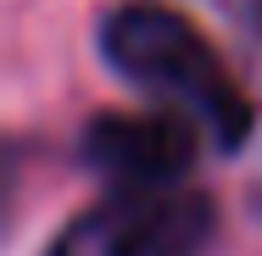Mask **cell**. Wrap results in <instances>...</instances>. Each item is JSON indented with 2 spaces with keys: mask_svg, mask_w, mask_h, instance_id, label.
I'll return each instance as SVG.
<instances>
[{
  "mask_svg": "<svg viewBox=\"0 0 262 256\" xmlns=\"http://www.w3.org/2000/svg\"><path fill=\"white\" fill-rule=\"evenodd\" d=\"M190 111H112L84 128V161L101 167L117 190H167L195 161Z\"/></svg>",
  "mask_w": 262,
  "mask_h": 256,
  "instance_id": "cell-3",
  "label": "cell"
},
{
  "mask_svg": "<svg viewBox=\"0 0 262 256\" xmlns=\"http://www.w3.org/2000/svg\"><path fill=\"white\" fill-rule=\"evenodd\" d=\"M212 228L217 212L195 190H117L78 212L45 256H201Z\"/></svg>",
  "mask_w": 262,
  "mask_h": 256,
  "instance_id": "cell-2",
  "label": "cell"
},
{
  "mask_svg": "<svg viewBox=\"0 0 262 256\" xmlns=\"http://www.w3.org/2000/svg\"><path fill=\"white\" fill-rule=\"evenodd\" d=\"M101 61L134 89H145L151 101L190 111L223 151H240L251 139V101L246 89L229 78V67L217 61L207 39L157 0H134L117 6L95 34Z\"/></svg>",
  "mask_w": 262,
  "mask_h": 256,
  "instance_id": "cell-1",
  "label": "cell"
}]
</instances>
